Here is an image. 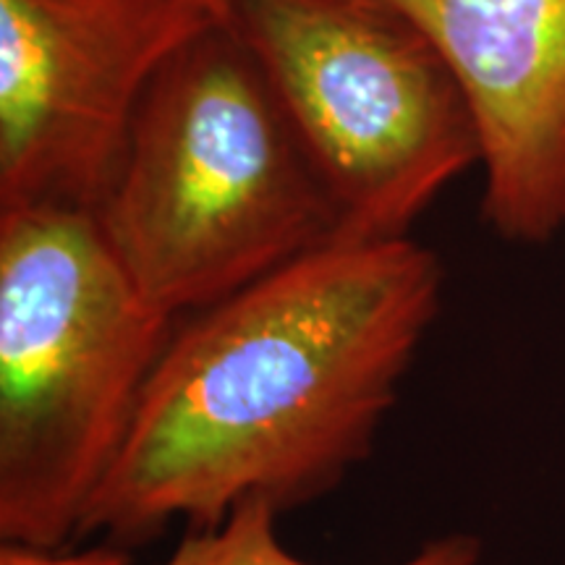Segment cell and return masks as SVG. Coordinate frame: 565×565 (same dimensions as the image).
I'll return each mask as SVG.
<instances>
[{
  "label": "cell",
  "mask_w": 565,
  "mask_h": 565,
  "mask_svg": "<svg viewBox=\"0 0 565 565\" xmlns=\"http://www.w3.org/2000/svg\"><path fill=\"white\" fill-rule=\"evenodd\" d=\"M443 278L412 236L335 238L181 317L79 540L129 550L338 490L372 456Z\"/></svg>",
  "instance_id": "6da1fadb"
},
{
  "label": "cell",
  "mask_w": 565,
  "mask_h": 565,
  "mask_svg": "<svg viewBox=\"0 0 565 565\" xmlns=\"http://www.w3.org/2000/svg\"><path fill=\"white\" fill-rule=\"evenodd\" d=\"M95 215L141 294L175 320L338 236L328 186L223 24L162 66Z\"/></svg>",
  "instance_id": "7a4b0ae2"
},
{
  "label": "cell",
  "mask_w": 565,
  "mask_h": 565,
  "mask_svg": "<svg viewBox=\"0 0 565 565\" xmlns=\"http://www.w3.org/2000/svg\"><path fill=\"white\" fill-rule=\"evenodd\" d=\"M175 324L95 212L0 210V542H79Z\"/></svg>",
  "instance_id": "3957f363"
},
{
  "label": "cell",
  "mask_w": 565,
  "mask_h": 565,
  "mask_svg": "<svg viewBox=\"0 0 565 565\" xmlns=\"http://www.w3.org/2000/svg\"><path fill=\"white\" fill-rule=\"evenodd\" d=\"M228 26L328 186L338 242L406 238L482 162L456 74L385 0H233Z\"/></svg>",
  "instance_id": "277c9868"
},
{
  "label": "cell",
  "mask_w": 565,
  "mask_h": 565,
  "mask_svg": "<svg viewBox=\"0 0 565 565\" xmlns=\"http://www.w3.org/2000/svg\"><path fill=\"white\" fill-rule=\"evenodd\" d=\"M196 0H0V210L97 212Z\"/></svg>",
  "instance_id": "5b68a950"
},
{
  "label": "cell",
  "mask_w": 565,
  "mask_h": 565,
  "mask_svg": "<svg viewBox=\"0 0 565 565\" xmlns=\"http://www.w3.org/2000/svg\"><path fill=\"white\" fill-rule=\"evenodd\" d=\"M435 42L477 121L482 215L508 242L565 225V0H385Z\"/></svg>",
  "instance_id": "8992f818"
},
{
  "label": "cell",
  "mask_w": 565,
  "mask_h": 565,
  "mask_svg": "<svg viewBox=\"0 0 565 565\" xmlns=\"http://www.w3.org/2000/svg\"><path fill=\"white\" fill-rule=\"evenodd\" d=\"M160 565H315L296 557L278 536V513L244 505L217 526L186 532ZM393 565H482V545L471 534H445L424 542Z\"/></svg>",
  "instance_id": "52a82bcc"
},
{
  "label": "cell",
  "mask_w": 565,
  "mask_h": 565,
  "mask_svg": "<svg viewBox=\"0 0 565 565\" xmlns=\"http://www.w3.org/2000/svg\"><path fill=\"white\" fill-rule=\"evenodd\" d=\"M0 565H131L126 547L92 545V547H32L19 542H0Z\"/></svg>",
  "instance_id": "ba28073f"
},
{
  "label": "cell",
  "mask_w": 565,
  "mask_h": 565,
  "mask_svg": "<svg viewBox=\"0 0 565 565\" xmlns=\"http://www.w3.org/2000/svg\"><path fill=\"white\" fill-rule=\"evenodd\" d=\"M196 3L202 6V9L210 11V17L217 21V24L228 26V19H231V6L233 0H196Z\"/></svg>",
  "instance_id": "9c48e42d"
}]
</instances>
